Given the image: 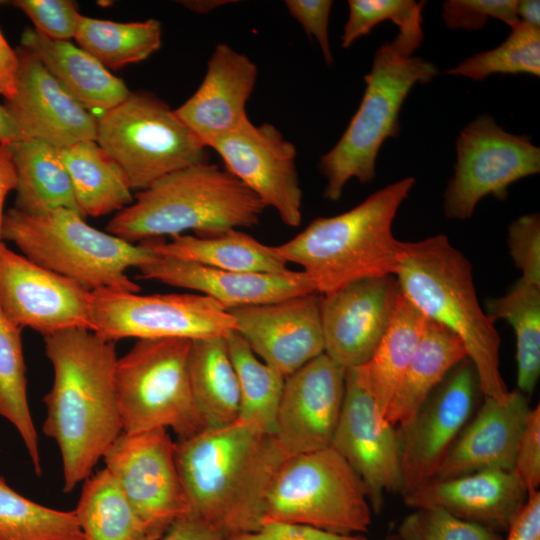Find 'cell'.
Masks as SVG:
<instances>
[{"instance_id": "6da1fadb", "label": "cell", "mask_w": 540, "mask_h": 540, "mask_svg": "<svg viewBox=\"0 0 540 540\" xmlns=\"http://www.w3.org/2000/svg\"><path fill=\"white\" fill-rule=\"evenodd\" d=\"M54 379L43 401L42 430L57 443L63 466V492L90 475L123 432L114 372L116 342L87 329H67L43 336Z\"/></svg>"}, {"instance_id": "7a4b0ae2", "label": "cell", "mask_w": 540, "mask_h": 540, "mask_svg": "<svg viewBox=\"0 0 540 540\" xmlns=\"http://www.w3.org/2000/svg\"><path fill=\"white\" fill-rule=\"evenodd\" d=\"M287 457L272 435L240 420L177 440L189 514L225 538L258 529L270 483Z\"/></svg>"}, {"instance_id": "3957f363", "label": "cell", "mask_w": 540, "mask_h": 540, "mask_svg": "<svg viewBox=\"0 0 540 540\" xmlns=\"http://www.w3.org/2000/svg\"><path fill=\"white\" fill-rule=\"evenodd\" d=\"M414 183L412 177L396 181L346 212L313 220L274 248L285 263L301 266L324 295L358 280L396 276L405 242L394 237L392 223Z\"/></svg>"}, {"instance_id": "277c9868", "label": "cell", "mask_w": 540, "mask_h": 540, "mask_svg": "<svg viewBox=\"0 0 540 540\" xmlns=\"http://www.w3.org/2000/svg\"><path fill=\"white\" fill-rule=\"evenodd\" d=\"M266 208L225 168L207 161L172 172L138 191L106 229L130 243L186 231L213 236L257 225Z\"/></svg>"}, {"instance_id": "5b68a950", "label": "cell", "mask_w": 540, "mask_h": 540, "mask_svg": "<svg viewBox=\"0 0 540 540\" xmlns=\"http://www.w3.org/2000/svg\"><path fill=\"white\" fill-rule=\"evenodd\" d=\"M396 278L403 295L462 342L484 397L505 402L510 391L499 369L500 337L495 319L480 307L468 259L442 234L405 242Z\"/></svg>"}, {"instance_id": "8992f818", "label": "cell", "mask_w": 540, "mask_h": 540, "mask_svg": "<svg viewBox=\"0 0 540 540\" xmlns=\"http://www.w3.org/2000/svg\"><path fill=\"white\" fill-rule=\"evenodd\" d=\"M423 37L422 30L398 32L375 52L357 111L339 141L320 158L325 198L338 200L352 178L361 183L373 180L382 144L400 132L399 114L405 98L415 84H427L438 74L433 63L412 55Z\"/></svg>"}, {"instance_id": "52a82bcc", "label": "cell", "mask_w": 540, "mask_h": 540, "mask_svg": "<svg viewBox=\"0 0 540 540\" xmlns=\"http://www.w3.org/2000/svg\"><path fill=\"white\" fill-rule=\"evenodd\" d=\"M1 238L13 242L34 263L90 291L139 293L141 287L126 271L156 256L148 241L127 242L90 226L81 213L65 208L27 215L13 207L5 212Z\"/></svg>"}, {"instance_id": "ba28073f", "label": "cell", "mask_w": 540, "mask_h": 540, "mask_svg": "<svg viewBox=\"0 0 540 540\" xmlns=\"http://www.w3.org/2000/svg\"><path fill=\"white\" fill-rule=\"evenodd\" d=\"M191 342L138 339L117 359L114 383L124 433L170 428L181 440L206 429L191 388Z\"/></svg>"}, {"instance_id": "9c48e42d", "label": "cell", "mask_w": 540, "mask_h": 540, "mask_svg": "<svg viewBox=\"0 0 540 540\" xmlns=\"http://www.w3.org/2000/svg\"><path fill=\"white\" fill-rule=\"evenodd\" d=\"M266 521L362 534L371 524V506L360 477L338 452L327 447L285 458L265 497Z\"/></svg>"}, {"instance_id": "30bf717a", "label": "cell", "mask_w": 540, "mask_h": 540, "mask_svg": "<svg viewBox=\"0 0 540 540\" xmlns=\"http://www.w3.org/2000/svg\"><path fill=\"white\" fill-rule=\"evenodd\" d=\"M95 141L117 162L132 190L208 160V148L175 109L147 92H130L98 117Z\"/></svg>"}, {"instance_id": "8fae6325", "label": "cell", "mask_w": 540, "mask_h": 540, "mask_svg": "<svg viewBox=\"0 0 540 540\" xmlns=\"http://www.w3.org/2000/svg\"><path fill=\"white\" fill-rule=\"evenodd\" d=\"M92 331L124 338L189 340L227 336L237 325L221 304L197 293L141 295L110 289L91 291Z\"/></svg>"}, {"instance_id": "7c38bea8", "label": "cell", "mask_w": 540, "mask_h": 540, "mask_svg": "<svg viewBox=\"0 0 540 540\" xmlns=\"http://www.w3.org/2000/svg\"><path fill=\"white\" fill-rule=\"evenodd\" d=\"M539 171L540 149L529 136L505 131L490 115L478 116L456 139L455 171L444 194L445 215L467 219L482 198L504 200L512 183Z\"/></svg>"}, {"instance_id": "4fadbf2b", "label": "cell", "mask_w": 540, "mask_h": 540, "mask_svg": "<svg viewBox=\"0 0 540 540\" xmlns=\"http://www.w3.org/2000/svg\"><path fill=\"white\" fill-rule=\"evenodd\" d=\"M103 459L155 540L189 514L175 460V442L167 429L122 432Z\"/></svg>"}, {"instance_id": "5bb4252c", "label": "cell", "mask_w": 540, "mask_h": 540, "mask_svg": "<svg viewBox=\"0 0 540 540\" xmlns=\"http://www.w3.org/2000/svg\"><path fill=\"white\" fill-rule=\"evenodd\" d=\"M478 390L476 370L466 358L447 374L413 419L399 427L403 496L435 479L470 417Z\"/></svg>"}, {"instance_id": "9a60e30c", "label": "cell", "mask_w": 540, "mask_h": 540, "mask_svg": "<svg viewBox=\"0 0 540 540\" xmlns=\"http://www.w3.org/2000/svg\"><path fill=\"white\" fill-rule=\"evenodd\" d=\"M0 304L18 327L43 336L92 331L91 291L9 249L0 241Z\"/></svg>"}, {"instance_id": "2e32d148", "label": "cell", "mask_w": 540, "mask_h": 540, "mask_svg": "<svg viewBox=\"0 0 540 540\" xmlns=\"http://www.w3.org/2000/svg\"><path fill=\"white\" fill-rule=\"evenodd\" d=\"M212 148L224 168L250 189L281 221L297 227L302 220V189L296 169L297 150L272 124L249 118Z\"/></svg>"}, {"instance_id": "e0dca14e", "label": "cell", "mask_w": 540, "mask_h": 540, "mask_svg": "<svg viewBox=\"0 0 540 540\" xmlns=\"http://www.w3.org/2000/svg\"><path fill=\"white\" fill-rule=\"evenodd\" d=\"M330 447L360 477L375 512L381 510L385 493L402 491L397 430L350 369H346L343 404Z\"/></svg>"}, {"instance_id": "ac0fdd59", "label": "cell", "mask_w": 540, "mask_h": 540, "mask_svg": "<svg viewBox=\"0 0 540 540\" xmlns=\"http://www.w3.org/2000/svg\"><path fill=\"white\" fill-rule=\"evenodd\" d=\"M346 369L325 353L285 378L273 437L286 456L330 447Z\"/></svg>"}, {"instance_id": "d6986e66", "label": "cell", "mask_w": 540, "mask_h": 540, "mask_svg": "<svg viewBox=\"0 0 540 540\" xmlns=\"http://www.w3.org/2000/svg\"><path fill=\"white\" fill-rule=\"evenodd\" d=\"M400 293L397 278L352 282L320 301L324 353L345 369L366 363L390 321Z\"/></svg>"}, {"instance_id": "ffe728a7", "label": "cell", "mask_w": 540, "mask_h": 540, "mask_svg": "<svg viewBox=\"0 0 540 540\" xmlns=\"http://www.w3.org/2000/svg\"><path fill=\"white\" fill-rule=\"evenodd\" d=\"M320 301L312 293L228 311L254 354L286 378L324 353Z\"/></svg>"}, {"instance_id": "44dd1931", "label": "cell", "mask_w": 540, "mask_h": 540, "mask_svg": "<svg viewBox=\"0 0 540 540\" xmlns=\"http://www.w3.org/2000/svg\"><path fill=\"white\" fill-rule=\"evenodd\" d=\"M15 93L5 100L21 140L36 139L59 150L95 141L98 118L78 103L28 50L19 46Z\"/></svg>"}, {"instance_id": "7402d4cb", "label": "cell", "mask_w": 540, "mask_h": 540, "mask_svg": "<svg viewBox=\"0 0 540 540\" xmlns=\"http://www.w3.org/2000/svg\"><path fill=\"white\" fill-rule=\"evenodd\" d=\"M139 277L211 297L226 310L316 293L303 271L244 273L156 255L138 267Z\"/></svg>"}, {"instance_id": "603a6c76", "label": "cell", "mask_w": 540, "mask_h": 540, "mask_svg": "<svg viewBox=\"0 0 540 540\" xmlns=\"http://www.w3.org/2000/svg\"><path fill=\"white\" fill-rule=\"evenodd\" d=\"M257 75V66L248 56L219 43L207 62L200 86L175 112L210 148L248 119L246 106Z\"/></svg>"}, {"instance_id": "cb8c5ba5", "label": "cell", "mask_w": 540, "mask_h": 540, "mask_svg": "<svg viewBox=\"0 0 540 540\" xmlns=\"http://www.w3.org/2000/svg\"><path fill=\"white\" fill-rule=\"evenodd\" d=\"M527 497L513 471L486 469L432 480L405 494L404 502L413 509L439 508L456 518L500 533L507 531Z\"/></svg>"}, {"instance_id": "d4e9b609", "label": "cell", "mask_w": 540, "mask_h": 540, "mask_svg": "<svg viewBox=\"0 0 540 540\" xmlns=\"http://www.w3.org/2000/svg\"><path fill=\"white\" fill-rule=\"evenodd\" d=\"M530 411L525 394L518 389L510 391L505 402L484 397L480 410L456 439L435 479L455 478L486 469L513 471Z\"/></svg>"}, {"instance_id": "484cf974", "label": "cell", "mask_w": 540, "mask_h": 540, "mask_svg": "<svg viewBox=\"0 0 540 540\" xmlns=\"http://www.w3.org/2000/svg\"><path fill=\"white\" fill-rule=\"evenodd\" d=\"M20 46L31 52L86 110L97 118L123 102L130 90L89 53L70 41L26 28Z\"/></svg>"}, {"instance_id": "4316f807", "label": "cell", "mask_w": 540, "mask_h": 540, "mask_svg": "<svg viewBox=\"0 0 540 540\" xmlns=\"http://www.w3.org/2000/svg\"><path fill=\"white\" fill-rule=\"evenodd\" d=\"M428 318L400 291L388 326L369 360L350 369L385 413L424 335Z\"/></svg>"}, {"instance_id": "83f0119b", "label": "cell", "mask_w": 540, "mask_h": 540, "mask_svg": "<svg viewBox=\"0 0 540 540\" xmlns=\"http://www.w3.org/2000/svg\"><path fill=\"white\" fill-rule=\"evenodd\" d=\"M159 256L198 263L204 266L244 273H281L289 270L274 246L231 229L213 236L175 235L146 240Z\"/></svg>"}, {"instance_id": "f1b7e54d", "label": "cell", "mask_w": 540, "mask_h": 540, "mask_svg": "<svg viewBox=\"0 0 540 540\" xmlns=\"http://www.w3.org/2000/svg\"><path fill=\"white\" fill-rule=\"evenodd\" d=\"M7 146L17 178L15 209L27 215H42L59 208L81 213L59 149L36 139Z\"/></svg>"}, {"instance_id": "f546056e", "label": "cell", "mask_w": 540, "mask_h": 540, "mask_svg": "<svg viewBox=\"0 0 540 540\" xmlns=\"http://www.w3.org/2000/svg\"><path fill=\"white\" fill-rule=\"evenodd\" d=\"M467 358L459 338L428 319L424 335L385 413L392 425L408 424L447 374Z\"/></svg>"}, {"instance_id": "4dcf8cb0", "label": "cell", "mask_w": 540, "mask_h": 540, "mask_svg": "<svg viewBox=\"0 0 540 540\" xmlns=\"http://www.w3.org/2000/svg\"><path fill=\"white\" fill-rule=\"evenodd\" d=\"M189 374L194 400L206 428H222L238 420L239 385L226 336L192 340Z\"/></svg>"}, {"instance_id": "1f68e13d", "label": "cell", "mask_w": 540, "mask_h": 540, "mask_svg": "<svg viewBox=\"0 0 540 540\" xmlns=\"http://www.w3.org/2000/svg\"><path fill=\"white\" fill-rule=\"evenodd\" d=\"M60 155L84 217L119 212L134 201L124 172L96 141L74 144Z\"/></svg>"}, {"instance_id": "d6a6232c", "label": "cell", "mask_w": 540, "mask_h": 540, "mask_svg": "<svg viewBox=\"0 0 540 540\" xmlns=\"http://www.w3.org/2000/svg\"><path fill=\"white\" fill-rule=\"evenodd\" d=\"M74 511L83 540H155L106 468L84 481Z\"/></svg>"}, {"instance_id": "836d02e7", "label": "cell", "mask_w": 540, "mask_h": 540, "mask_svg": "<svg viewBox=\"0 0 540 540\" xmlns=\"http://www.w3.org/2000/svg\"><path fill=\"white\" fill-rule=\"evenodd\" d=\"M74 39L108 70L120 69L155 53L161 46L162 27L156 19L115 22L81 15Z\"/></svg>"}, {"instance_id": "e575fe53", "label": "cell", "mask_w": 540, "mask_h": 540, "mask_svg": "<svg viewBox=\"0 0 540 540\" xmlns=\"http://www.w3.org/2000/svg\"><path fill=\"white\" fill-rule=\"evenodd\" d=\"M226 341L239 385L238 420L273 435L285 377L261 361L237 331Z\"/></svg>"}, {"instance_id": "d590c367", "label": "cell", "mask_w": 540, "mask_h": 540, "mask_svg": "<svg viewBox=\"0 0 540 540\" xmlns=\"http://www.w3.org/2000/svg\"><path fill=\"white\" fill-rule=\"evenodd\" d=\"M487 311L512 326L518 390L531 394L540 375V286L521 278L504 296L488 301Z\"/></svg>"}, {"instance_id": "8d00e7d4", "label": "cell", "mask_w": 540, "mask_h": 540, "mask_svg": "<svg viewBox=\"0 0 540 540\" xmlns=\"http://www.w3.org/2000/svg\"><path fill=\"white\" fill-rule=\"evenodd\" d=\"M22 328L15 325L0 304V416L20 434L35 473L42 472L38 434L27 398L26 367L22 349Z\"/></svg>"}, {"instance_id": "74e56055", "label": "cell", "mask_w": 540, "mask_h": 540, "mask_svg": "<svg viewBox=\"0 0 540 540\" xmlns=\"http://www.w3.org/2000/svg\"><path fill=\"white\" fill-rule=\"evenodd\" d=\"M0 540H83L75 511L38 504L0 476Z\"/></svg>"}, {"instance_id": "f35d334b", "label": "cell", "mask_w": 540, "mask_h": 540, "mask_svg": "<svg viewBox=\"0 0 540 540\" xmlns=\"http://www.w3.org/2000/svg\"><path fill=\"white\" fill-rule=\"evenodd\" d=\"M481 81L495 74L540 76V28L519 21L507 39L494 49L477 53L445 71Z\"/></svg>"}, {"instance_id": "ab89813d", "label": "cell", "mask_w": 540, "mask_h": 540, "mask_svg": "<svg viewBox=\"0 0 540 540\" xmlns=\"http://www.w3.org/2000/svg\"><path fill=\"white\" fill-rule=\"evenodd\" d=\"M424 2L413 0H349V15L341 35L343 48L368 34L384 21L395 23L399 32L422 30Z\"/></svg>"}, {"instance_id": "60d3db41", "label": "cell", "mask_w": 540, "mask_h": 540, "mask_svg": "<svg viewBox=\"0 0 540 540\" xmlns=\"http://www.w3.org/2000/svg\"><path fill=\"white\" fill-rule=\"evenodd\" d=\"M396 540H503L499 532L470 523L439 508H418L394 533Z\"/></svg>"}, {"instance_id": "b9f144b4", "label": "cell", "mask_w": 540, "mask_h": 540, "mask_svg": "<svg viewBox=\"0 0 540 540\" xmlns=\"http://www.w3.org/2000/svg\"><path fill=\"white\" fill-rule=\"evenodd\" d=\"M11 5L21 10L46 37L69 41L75 37L81 14L71 0H14Z\"/></svg>"}, {"instance_id": "7bdbcfd3", "label": "cell", "mask_w": 540, "mask_h": 540, "mask_svg": "<svg viewBox=\"0 0 540 540\" xmlns=\"http://www.w3.org/2000/svg\"><path fill=\"white\" fill-rule=\"evenodd\" d=\"M515 0H448L443 9V20L450 29L479 30L489 18H496L510 28L519 22Z\"/></svg>"}, {"instance_id": "ee69618b", "label": "cell", "mask_w": 540, "mask_h": 540, "mask_svg": "<svg viewBox=\"0 0 540 540\" xmlns=\"http://www.w3.org/2000/svg\"><path fill=\"white\" fill-rule=\"evenodd\" d=\"M508 246L522 279L540 286V219L532 213L514 220L508 228Z\"/></svg>"}, {"instance_id": "f6af8a7d", "label": "cell", "mask_w": 540, "mask_h": 540, "mask_svg": "<svg viewBox=\"0 0 540 540\" xmlns=\"http://www.w3.org/2000/svg\"><path fill=\"white\" fill-rule=\"evenodd\" d=\"M513 472L527 495L540 485V407L531 409L517 448Z\"/></svg>"}, {"instance_id": "bcb514c9", "label": "cell", "mask_w": 540, "mask_h": 540, "mask_svg": "<svg viewBox=\"0 0 540 540\" xmlns=\"http://www.w3.org/2000/svg\"><path fill=\"white\" fill-rule=\"evenodd\" d=\"M332 5L331 0L285 1L289 14L303 27L309 37L316 39L327 64L333 61L328 32Z\"/></svg>"}, {"instance_id": "7dc6e473", "label": "cell", "mask_w": 540, "mask_h": 540, "mask_svg": "<svg viewBox=\"0 0 540 540\" xmlns=\"http://www.w3.org/2000/svg\"><path fill=\"white\" fill-rule=\"evenodd\" d=\"M226 540H367V538L361 534H337L304 524L266 521L254 531L232 535Z\"/></svg>"}, {"instance_id": "c3c4849f", "label": "cell", "mask_w": 540, "mask_h": 540, "mask_svg": "<svg viewBox=\"0 0 540 540\" xmlns=\"http://www.w3.org/2000/svg\"><path fill=\"white\" fill-rule=\"evenodd\" d=\"M503 540H540V492L529 494Z\"/></svg>"}, {"instance_id": "681fc988", "label": "cell", "mask_w": 540, "mask_h": 540, "mask_svg": "<svg viewBox=\"0 0 540 540\" xmlns=\"http://www.w3.org/2000/svg\"><path fill=\"white\" fill-rule=\"evenodd\" d=\"M158 540H226L200 519L188 514L178 519Z\"/></svg>"}, {"instance_id": "f907efd6", "label": "cell", "mask_w": 540, "mask_h": 540, "mask_svg": "<svg viewBox=\"0 0 540 540\" xmlns=\"http://www.w3.org/2000/svg\"><path fill=\"white\" fill-rule=\"evenodd\" d=\"M18 71V56L0 30V95L8 100L13 97Z\"/></svg>"}, {"instance_id": "816d5d0a", "label": "cell", "mask_w": 540, "mask_h": 540, "mask_svg": "<svg viewBox=\"0 0 540 540\" xmlns=\"http://www.w3.org/2000/svg\"><path fill=\"white\" fill-rule=\"evenodd\" d=\"M17 183L15 167L7 144H0V241L4 219V202L8 193L15 190Z\"/></svg>"}, {"instance_id": "f5cc1de1", "label": "cell", "mask_w": 540, "mask_h": 540, "mask_svg": "<svg viewBox=\"0 0 540 540\" xmlns=\"http://www.w3.org/2000/svg\"><path fill=\"white\" fill-rule=\"evenodd\" d=\"M516 14L519 21L532 27H540V2L538 0L517 1Z\"/></svg>"}, {"instance_id": "db71d44e", "label": "cell", "mask_w": 540, "mask_h": 540, "mask_svg": "<svg viewBox=\"0 0 540 540\" xmlns=\"http://www.w3.org/2000/svg\"><path fill=\"white\" fill-rule=\"evenodd\" d=\"M21 140L18 128L6 109L0 104V144H10Z\"/></svg>"}, {"instance_id": "11a10c76", "label": "cell", "mask_w": 540, "mask_h": 540, "mask_svg": "<svg viewBox=\"0 0 540 540\" xmlns=\"http://www.w3.org/2000/svg\"><path fill=\"white\" fill-rule=\"evenodd\" d=\"M235 1H229V0H183L179 1V3L184 6L185 8L198 13V14H206L209 13L216 8L226 5L229 3H233Z\"/></svg>"}, {"instance_id": "9f6ffc18", "label": "cell", "mask_w": 540, "mask_h": 540, "mask_svg": "<svg viewBox=\"0 0 540 540\" xmlns=\"http://www.w3.org/2000/svg\"><path fill=\"white\" fill-rule=\"evenodd\" d=\"M384 540H396L394 534L387 536Z\"/></svg>"}]
</instances>
